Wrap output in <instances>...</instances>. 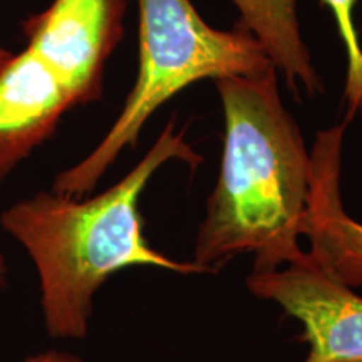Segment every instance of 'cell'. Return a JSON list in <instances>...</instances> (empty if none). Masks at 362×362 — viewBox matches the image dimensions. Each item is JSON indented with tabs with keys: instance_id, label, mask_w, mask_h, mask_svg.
<instances>
[{
	"instance_id": "6da1fadb",
	"label": "cell",
	"mask_w": 362,
	"mask_h": 362,
	"mask_svg": "<svg viewBox=\"0 0 362 362\" xmlns=\"http://www.w3.org/2000/svg\"><path fill=\"white\" fill-rule=\"evenodd\" d=\"M170 161L194 170L203 158L170 121L138 165L93 198L39 192L13 203L0 226L24 248L39 280L45 332L81 341L89 332L94 297L117 272L153 267L180 275L206 274L194 262L170 259L144 237L139 200L149 180Z\"/></svg>"
},
{
	"instance_id": "7a4b0ae2",
	"label": "cell",
	"mask_w": 362,
	"mask_h": 362,
	"mask_svg": "<svg viewBox=\"0 0 362 362\" xmlns=\"http://www.w3.org/2000/svg\"><path fill=\"white\" fill-rule=\"evenodd\" d=\"M225 112L220 175L197 233L193 262L253 255L264 274L305 257L298 243L310 189V153L279 93L277 69L215 81Z\"/></svg>"
},
{
	"instance_id": "3957f363",
	"label": "cell",
	"mask_w": 362,
	"mask_h": 362,
	"mask_svg": "<svg viewBox=\"0 0 362 362\" xmlns=\"http://www.w3.org/2000/svg\"><path fill=\"white\" fill-rule=\"evenodd\" d=\"M139 67L136 83L115 124L83 160L62 170L52 192L84 197L126 148L138 143L143 126L175 94L203 79L257 76L274 62L259 40L242 29L208 25L189 0H138Z\"/></svg>"
},
{
	"instance_id": "277c9868",
	"label": "cell",
	"mask_w": 362,
	"mask_h": 362,
	"mask_svg": "<svg viewBox=\"0 0 362 362\" xmlns=\"http://www.w3.org/2000/svg\"><path fill=\"white\" fill-rule=\"evenodd\" d=\"M128 0H52L22 24L25 47L16 52L27 78L71 107L103 96L104 66L124 35Z\"/></svg>"
},
{
	"instance_id": "5b68a950",
	"label": "cell",
	"mask_w": 362,
	"mask_h": 362,
	"mask_svg": "<svg viewBox=\"0 0 362 362\" xmlns=\"http://www.w3.org/2000/svg\"><path fill=\"white\" fill-rule=\"evenodd\" d=\"M247 288L302 324L309 346L302 362H362V296L307 252L282 269L252 272Z\"/></svg>"
},
{
	"instance_id": "8992f818",
	"label": "cell",
	"mask_w": 362,
	"mask_h": 362,
	"mask_svg": "<svg viewBox=\"0 0 362 362\" xmlns=\"http://www.w3.org/2000/svg\"><path fill=\"white\" fill-rule=\"evenodd\" d=\"M342 151L320 144L310 155V189L302 237L317 264L352 288L362 287V223L347 215L341 197Z\"/></svg>"
},
{
	"instance_id": "52a82bcc",
	"label": "cell",
	"mask_w": 362,
	"mask_h": 362,
	"mask_svg": "<svg viewBox=\"0 0 362 362\" xmlns=\"http://www.w3.org/2000/svg\"><path fill=\"white\" fill-rule=\"evenodd\" d=\"M240 12L237 27L250 33L269 54L275 69L287 78L293 93L322 89L310 52L302 39L297 17L298 0H232Z\"/></svg>"
},
{
	"instance_id": "ba28073f",
	"label": "cell",
	"mask_w": 362,
	"mask_h": 362,
	"mask_svg": "<svg viewBox=\"0 0 362 362\" xmlns=\"http://www.w3.org/2000/svg\"><path fill=\"white\" fill-rule=\"evenodd\" d=\"M356 2L357 0H322L324 6H327L336 17L339 34L347 52V81L344 93L347 103V121L356 115L362 101V49L352 19Z\"/></svg>"
},
{
	"instance_id": "9c48e42d",
	"label": "cell",
	"mask_w": 362,
	"mask_h": 362,
	"mask_svg": "<svg viewBox=\"0 0 362 362\" xmlns=\"http://www.w3.org/2000/svg\"><path fill=\"white\" fill-rule=\"evenodd\" d=\"M21 362H84L79 356L71 354V352L64 351H56V349H47L35 352V354L25 357Z\"/></svg>"
},
{
	"instance_id": "30bf717a",
	"label": "cell",
	"mask_w": 362,
	"mask_h": 362,
	"mask_svg": "<svg viewBox=\"0 0 362 362\" xmlns=\"http://www.w3.org/2000/svg\"><path fill=\"white\" fill-rule=\"evenodd\" d=\"M8 277V267L4 253H0V287H6Z\"/></svg>"
},
{
	"instance_id": "8fae6325",
	"label": "cell",
	"mask_w": 362,
	"mask_h": 362,
	"mask_svg": "<svg viewBox=\"0 0 362 362\" xmlns=\"http://www.w3.org/2000/svg\"><path fill=\"white\" fill-rule=\"evenodd\" d=\"M356 115H361V117H362V101H361V104H359V107H357Z\"/></svg>"
}]
</instances>
